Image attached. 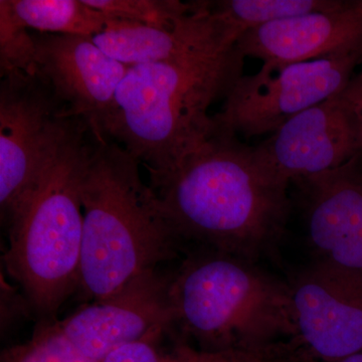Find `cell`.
<instances>
[{
	"instance_id": "cell-2",
	"label": "cell",
	"mask_w": 362,
	"mask_h": 362,
	"mask_svg": "<svg viewBox=\"0 0 362 362\" xmlns=\"http://www.w3.org/2000/svg\"><path fill=\"white\" fill-rule=\"evenodd\" d=\"M237 44L173 61L131 66L117 89L101 135L147 171L173 168L214 132L209 110L243 76Z\"/></svg>"
},
{
	"instance_id": "cell-21",
	"label": "cell",
	"mask_w": 362,
	"mask_h": 362,
	"mask_svg": "<svg viewBox=\"0 0 362 362\" xmlns=\"http://www.w3.org/2000/svg\"><path fill=\"white\" fill-rule=\"evenodd\" d=\"M255 354H259L204 351L180 343L170 351L162 354L160 362H244Z\"/></svg>"
},
{
	"instance_id": "cell-3",
	"label": "cell",
	"mask_w": 362,
	"mask_h": 362,
	"mask_svg": "<svg viewBox=\"0 0 362 362\" xmlns=\"http://www.w3.org/2000/svg\"><path fill=\"white\" fill-rule=\"evenodd\" d=\"M139 165L118 143L94 134L81 181L84 221L78 285L94 302L156 272L181 251L183 242L143 182Z\"/></svg>"
},
{
	"instance_id": "cell-9",
	"label": "cell",
	"mask_w": 362,
	"mask_h": 362,
	"mask_svg": "<svg viewBox=\"0 0 362 362\" xmlns=\"http://www.w3.org/2000/svg\"><path fill=\"white\" fill-rule=\"evenodd\" d=\"M287 283L298 349L322 362L362 352L361 272L313 259Z\"/></svg>"
},
{
	"instance_id": "cell-15",
	"label": "cell",
	"mask_w": 362,
	"mask_h": 362,
	"mask_svg": "<svg viewBox=\"0 0 362 362\" xmlns=\"http://www.w3.org/2000/svg\"><path fill=\"white\" fill-rule=\"evenodd\" d=\"M0 8L28 30L54 35L92 37L125 21L93 8L84 0H1Z\"/></svg>"
},
{
	"instance_id": "cell-5",
	"label": "cell",
	"mask_w": 362,
	"mask_h": 362,
	"mask_svg": "<svg viewBox=\"0 0 362 362\" xmlns=\"http://www.w3.org/2000/svg\"><path fill=\"white\" fill-rule=\"evenodd\" d=\"M90 131L87 122L78 126L6 225L4 265L42 323L54 321L80 285L81 181L92 149Z\"/></svg>"
},
{
	"instance_id": "cell-20",
	"label": "cell",
	"mask_w": 362,
	"mask_h": 362,
	"mask_svg": "<svg viewBox=\"0 0 362 362\" xmlns=\"http://www.w3.org/2000/svg\"><path fill=\"white\" fill-rule=\"evenodd\" d=\"M168 329L157 328L140 339L119 346L101 362H160L163 352L159 351L157 344Z\"/></svg>"
},
{
	"instance_id": "cell-23",
	"label": "cell",
	"mask_w": 362,
	"mask_h": 362,
	"mask_svg": "<svg viewBox=\"0 0 362 362\" xmlns=\"http://www.w3.org/2000/svg\"><path fill=\"white\" fill-rule=\"evenodd\" d=\"M354 85H356L357 113H358L359 120H361L362 131V66L361 70L357 71L354 76Z\"/></svg>"
},
{
	"instance_id": "cell-12",
	"label": "cell",
	"mask_w": 362,
	"mask_h": 362,
	"mask_svg": "<svg viewBox=\"0 0 362 362\" xmlns=\"http://www.w3.org/2000/svg\"><path fill=\"white\" fill-rule=\"evenodd\" d=\"M169 279L145 274L113 296L86 305L59 321L66 337L86 357L101 362L114 349L157 328L175 325Z\"/></svg>"
},
{
	"instance_id": "cell-24",
	"label": "cell",
	"mask_w": 362,
	"mask_h": 362,
	"mask_svg": "<svg viewBox=\"0 0 362 362\" xmlns=\"http://www.w3.org/2000/svg\"><path fill=\"white\" fill-rule=\"evenodd\" d=\"M293 362H322V361H314V359L310 358L306 356V354H298V356L295 357L294 361ZM330 362H362V352H359V354H354V356H350L347 357H344V358L338 359V361H330Z\"/></svg>"
},
{
	"instance_id": "cell-7",
	"label": "cell",
	"mask_w": 362,
	"mask_h": 362,
	"mask_svg": "<svg viewBox=\"0 0 362 362\" xmlns=\"http://www.w3.org/2000/svg\"><path fill=\"white\" fill-rule=\"evenodd\" d=\"M362 66V49L287 65L264 64L254 75L233 85L214 131L251 139L273 134L307 109L325 101L349 84Z\"/></svg>"
},
{
	"instance_id": "cell-16",
	"label": "cell",
	"mask_w": 362,
	"mask_h": 362,
	"mask_svg": "<svg viewBox=\"0 0 362 362\" xmlns=\"http://www.w3.org/2000/svg\"><path fill=\"white\" fill-rule=\"evenodd\" d=\"M344 0H223L213 1L214 11L240 35L259 26L295 16L330 11Z\"/></svg>"
},
{
	"instance_id": "cell-10",
	"label": "cell",
	"mask_w": 362,
	"mask_h": 362,
	"mask_svg": "<svg viewBox=\"0 0 362 362\" xmlns=\"http://www.w3.org/2000/svg\"><path fill=\"white\" fill-rule=\"evenodd\" d=\"M35 47V69L76 118L101 135L117 89L129 66L102 51L89 37L32 33Z\"/></svg>"
},
{
	"instance_id": "cell-19",
	"label": "cell",
	"mask_w": 362,
	"mask_h": 362,
	"mask_svg": "<svg viewBox=\"0 0 362 362\" xmlns=\"http://www.w3.org/2000/svg\"><path fill=\"white\" fill-rule=\"evenodd\" d=\"M35 47L32 33L4 8H0L1 77L16 71L35 70Z\"/></svg>"
},
{
	"instance_id": "cell-1",
	"label": "cell",
	"mask_w": 362,
	"mask_h": 362,
	"mask_svg": "<svg viewBox=\"0 0 362 362\" xmlns=\"http://www.w3.org/2000/svg\"><path fill=\"white\" fill-rule=\"evenodd\" d=\"M148 175L162 213L183 243L257 263L284 237L290 185L235 136L214 131L176 165Z\"/></svg>"
},
{
	"instance_id": "cell-8",
	"label": "cell",
	"mask_w": 362,
	"mask_h": 362,
	"mask_svg": "<svg viewBox=\"0 0 362 362\" xmlns=\"http://www.w3.org/2000/svg\"><path fill=\"white\" fill-rule=\"evenodd\" d=\"M252 152L268 173L289 185L341 168L362 153L354 78L344 89L293 117Z\"/></svg>"
},
{
	"instance_id": "cell-13",
	"label": "cell",
	"mask_w": 362,
	"mask_h": 362,
	"mask_svg": "<svg viewBox=\"0 0 362 362\" xmlns=\"http://www.w3.org/2000/svg\"><path fill=\"white\" fill-rule=\"evenodd\" d=\"M238 49L264 64L287 65L362 49V0H344L316 11L252 28L240 35Z\"/></svg>"
},
{
	"instance_id": "cell-22",
	"label": "cell",
	"mask_w": 362,
	"mask_h": 362,
	"mask_svg": "<svg viewBox=\"0 0 362 362\" xmlns=\"http://www.w3.org/2000/svg\"><path fill=\"white\" fill-rule=\"evenodd\" d=\"M291 354L292 345L289 342L270 352L255 354L244 362H289Z\"/></svg>"
},
{
	"instance_id": "cell-14",
	"label": "cell",
	"mask_w": 362,
	"mask_h": 362,
	"mask_svg": "<svg viewBox=\"0 0 362 362\" xmlns=\"http://www.w3.org/2000/svg\"><path fill=\"white\" fill-rule=\"evenodd\" d=\"M240 37L214 11L213 1H195L194 11L169 28L124 21L90 39L111 58L131 66L220 51L237 44Z\"/></svg>"
},
{
	"instance_id": "cell-6",
	"label": "cell",
	"mask_w": 362,
	"mask_h": 362,
	"mask_svg": "<svg viewBox=\"0 0 362 362\" xmlns=\"http://www.w3.org/2000/svg\"><path fill=\"white\" fill-rule=\"evenodd\" d=\"M85 121L71 115L49 83L35 69L2 76L0 83L2 223L7 225L26 195L37 185L45 169Z\"/></svg>"
},
{
	"instance_id": "cell-11",
	"label": "cell",
	"mask_w": 362,
	"mask_h": 362,
	"mask_svg": "<svg viewBox=\"0 0 362 362\" xmlns=\"http://www.w3.org/2000/svg\"><path fill=\"white\" fill-rule=\"evenodd\" d=\"M291 185L313 259L362 273V153L341 168Z\"/></svg>"
},
{
	"instance_id": "cell-4",
	"label": "cell",
	"mask_w": 362,
	"mask_h": 362,
	"mask_svg": "<svg viewBox=\"0 0 362 362\" xmlns=\"http://www.w3.org/2000/svg\"><path fill=\"white\" fill-rule=\"evenodd\" d=\"M175 325L211 352L266 354L295 337L287 280L256 262L199 249L169 279Z\"/></svg>"
},
{
	"instance_id": "cell-17",
	"label": "cell",
	"mask_w": 362,
	"mask_h": 362,
	"mask_svg": "<svg viewBox=\"0 0 362 362\" xmlns=\"http://www.w3.org/2000/svg\"><path fill=\"white\" fill-rule=\"evenodd\" d=\"M88 6L117 20L136 25L169 28L192 13L195 1L176 0H84Z\"/></svg>"
},
{
	"instance_id": "cell-18",
	"label": "cell",
	"mask_w": 362,
	"mask_h": 362,
	"mask_svg": "<svg viewBox=\"0 0 362 362\" xmlns=\"http://www.w3.org/2000/svg\"><path fill=\"white\" fill-rule=\"evenodd\" d=\"M1 362H98L83 356L66 337L59 321L42 323L32 339L2 354Z\"/></svg>"
}]
</instances>
